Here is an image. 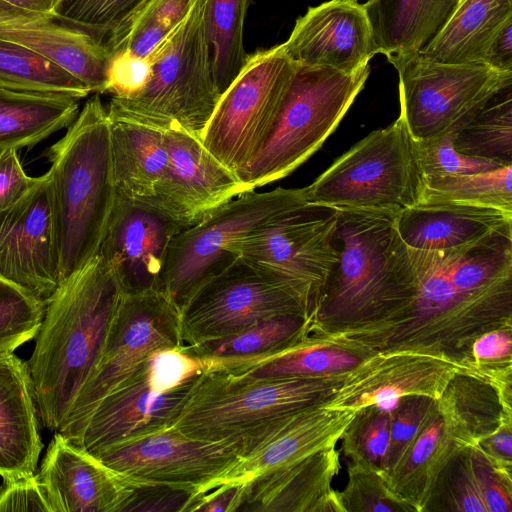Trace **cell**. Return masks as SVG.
I'll return each mask as SVG.
<instances>
[{
	"label": "cell",
	"mask_w": 512,
	"mask_h": 512,
	"mask_svg": "<svg viewBox=\"0 0 512 512\" xmlns=\"http://www.w3.org/2000/svg\"><path fill=\"white\" fill-rule=\"evenodd\" d=\"M396 210L338 209V261L325 284L309 335L357 334L386 326L413 303L419 277L396 228Z\"/></svg>",
	"instance_id": "cell-1"
},
{
	"label": "cell",
	"mask_w": 512,
	"mask_h": 512,
	"mask_svg": "<svg viewBox=\"0 0 512 512\" xmlns=\"http://www.w3.org/2000/svg\"><path fill=\"white\" fill-rule=\"evenodd\" d=\"M124 293L98 253L63 282L45 304L27 361L41 424L57 432L89 377Z\"/></svg>",
	"instance_id": "cell-2"
},
{
	"label": "cell",
	"mask_w": 512,
	"mask_h": 512,
	"mask_svg": "<svg viewBox=\"0 0 512 512\" xmlns=\"http://www.w3.org/2000/svg\"><path fill=\"white\" fill-rule=\"evenodd\" d=\"M61 282L99 252L117 193L110 120L99 94L46 151Z\"/></svg>",
	"instance_id": "cell-3"
},
{
	"label": "cell",
	"mask_w": 512,
	"mask_h": 512,
	"mask_svg": "<svg viewBox=\"0 0 512 512\" xmlns=\"http://www.w3.org/2000/svg\"><path fill=\"white\" fill-rule=\"evenodd\" d=\"M206 0H194L187 16L147 58L151 76L133 98L112 97L107 112L158 128L176 123L201 134L220 93L205 29Z\"/></svg>",
	"instance_id": "cell-4"
},
{
	"label": "cell",
	"mask_w": 512,
	"mask_h": 512,
	"mask_svg": "<svg viewBox=\"0 0 512 512\" xmlns=\"http://www.w3.org/2000/svg\"><path fill=\"white\" fill-rule=\"evenodd\" d=\"M345 376L257 379L209 368L172 427L202 440L240 439L281 416L325 403Z\"/></svg>",
	"instance_id": "cell-5"
},
{
	"label": "cell",
	"mask_w": 512,
	"mask_h": 512,
	"mask_svg": "<svg viewBox=\"0 0 512 512\" xmlns=\"http://www.w3.org/2000/svg\"><path fill=\"white\" fill-rule=\"evenodd\" d=\"M369 73V65L354 73L297 65L273 129L240 179L255 190L302 165L337 128Z\"/></svg>",
	"instance_id": "cell-6"
},
{
	"label": "cell",
	"mask_w": 512,
	"mask_h": 512,
	"mask_svg": "<svg viewBox=\"0 0 512 512\" xmlns=\"http://www.w3.org/2000/svg\"><path fill=\"white\" fill-rule=\"evenodd\" d=\"M208 362L184 345L154 351L103 398L70 442L94 455L114 444L174 425Z\"/></svg>",
	"instance_id": "cell-7"
},
{
	"label": "cell",
	"mask_w": 512,
	"mask_h": 512,
	"mask_svg": "<svg viewBox=\"0 0 512 512\" xmlns=\"http://www.w3.org/2000/svg\"><path fill=\"white\" fill-rule=\"evenodd\" d=\"M423 189L415 140L399 115L352 146L304 194L336 209L400 211L419 203Z\"/></svg>",
	"instance_id": "cell-8"
},
{
	"label": "cell",
	"mask_w": 512,
	"mask_h": 512,
	"mask_svg": "<svg viewBox=\"0 0 512 512\" xmlns=\"http://www.w3.org/2000/svg\"><path fill=\"white\" fill-rule=\"evenodd\" d=\"M338 209L303 200L269 218L235 245L237 257L289 290L309 325L338 261Z\"/></svg>",
	"instance_id": "cell-9"
},
{
	"label": "cell",
	"mask_w": 512,
	"mask_h": 512,
	"mask_svg": "<svg viewBox=\"0 0 512 512\" xmlns=\"http://www.w3.org/2000/svg\"><path fill=\"white\" fill-rule=\"evenodd\" d=\"M296 69L282 44L259 50L221 94L201 140L239 178L269 137Z\"/></svg>",
	"instance_id": "cell-10"
},
{
	"label": "cell",
	"mask_w": 512,
	"mask_h": 512,
	"mask_svg": "<svg viewBox=\"0 0 512 512\" xmlns=\"http://www.w3.org/2000/svg\"><path fill=\"white\" fill-rule=\"evenodd\" d=\"M183 345L180 309L163 291L124 294L98 359L57 432L72 441L100 401L156 350Z\"/></svg>",
	"instance_id": "cell-11"
},
{
	"label": "cell",
	"mask_w": 512,
	"mask_h": 512,
	"mask_svg": "<svg viewBox=\"0 0 512 512\" xmlns=\"http://www.w3.org/2000/svg\"><path fill=\"white\" fill-rule=\"evenodd\" d=\"M304 188L245 192L221 205L171 241L162 291L181 309L190 296L238 257L236 243L277 213L303 201Z\"/></svg>",
	"instance_id": "cell-12"
},
{
	"label": "cell",
	"mask_w": 512,
	"mask_h": 512,
	"mask_svg": "<svg viewBox=\"0 0 512 512\" xmlns=\"http://www.w3.org/2000/svg\"><path fill=\"white\" fill-rule=\"evenodd\" d=\"M388 61L398 72L400 116L415 140L456 131L493 94L512 84V72L483 63H443L420 53Z\"/></svg>",
	"instance_id": "cell-13"
},
{
	"label": "cell",
	"mask_w": 512,
	"mask_h": 512,
	"mask_svg": "<svg viewBox=\"0 0 512 512\" xmlns=\"http://www.w3.org/2000/svg\"><path fill=\"white\" fill-rule=\"evenodd\" d=\"M283 314L305 317L289 290L238 257L202 284L181 307L180 336L184 346H193Z\"/></svg>",
	"instance_id": "cell-14"
},
{
	"label": "cell",
	"mask_w": 512,
	"mask_h": 512,
	"mask_svg": "<svg viewBox=\"0 0 512 512\" xmlns=\"http://www.w3.org/2000/svg\"><path fill=\"white\" fill-rule=\"evenodd\" d=\"M241 439L208 441L168 427L114 444L95 456L129 481L182 484L204 493L241 455Z\"/></svg>",
	"instance_id": "cell-15"
},
{
	"label": "cell",
	"mask_w": 512,
	"mask_h": 512,
	"mask_svg": "<svg viewBox=\"0 0 512 512\" xmlns=\"http://www.w3.org/2000/svg\"><path fill=\"white\" fill-rule=\"evenodd\" d=\"M0 279L45 304L61 283L48 171L0 213Z\"/></svg>",
	"instance_id": "cell-16"
},
{
	"label": "cell",
	"mask_w": 512,
	"mask_h": 512,
	"mask_svg": "<svg viewBox=\"0 0 512 512\" xmlns=\"http://www.w3.org/2000/svg\"><path fill=\"white\" fill-rule=\"evenodd\" d=\"M186 227L152 201L116 197L99 254L124 294L162 291L172 239Z\"/></svg>",
	"instance_id": "cell-17"
},
{
	"label": "cell",
	"mask_w": 512,
	"mask_h": 512,
	"mask_svg": "<svg viewBox=\"0 0 512 512\" xmlns=\"http://www.w3.org/2000/svg\"><path fill=\"white\" fill-rule=\"evenodd\" d=\"M164 132L168 163L153 202L186 228L238 195L253 191L198 135L176 123Z\"/></svg>",
	"instance_id": "cell-18"
},
{
	"label": "cell",
	"mask_w": 512,
	"mask_h": 512,
	"mask_svg": "<svg viewBox=\"0 0 512 512\" xmlns=\"http://www.w3.org/2000/svg\"><path fill=\"white\" fill-rule=\"evenodd\" d=\"M463 366L428 353L392 350L374 352L350 370L326 408L357 411L370 405L392 409L405 396L437 400Z\"/></svg>",
	"instance_id": "cell-19"
},
{
	"label": "cell",
	"mask_w": 512,
	"mask_h": 512,
	"mask_svg": "<svg viewBox=\"0 0 512 512\" xmlns=\"http://www.w3.org/2000/svg\"><path fill=\"white\" fill-rule=\"evenodd\" d=\"M355 413L320 404L275 419L240 438L239 461L212 488L224 483H246L262 473L335 446Z\"/></svg>",
	"instance_id": "cell-20"
},
{
	"label": "cell",
	"mask_w": 512,
	"mask_h": 512,
	"mask_svg": "<svg viewBox=\"0 0 512 512\" xmlns=\"http://www.w3.org/2000/svg\"><path fill=\"white\" fill-rule=\"evenodd\" d=\"M282 46L298 66L344 73L362 69L378 54L363 4L357 0H330L309 7Z\"/></svg>",
	"instance_id": "cell-21"
},
{
	"label": "cell",
	"mask_w": 512,
	"mask_h": 512,
	"mask_svg": "<svg viewBox=\"0 0 512 512\" xmlns=\"http://www.w3.org/2000/svg\"><path fill=\"white\" fill-rule=\"evenodd\" d=\"M340 452L336 445L325 448L242 483L237 512H344L332 487Z\"/></svg>",
	"instance_id": "cell-22"
},
{
	"label": "cell",
	"mask_w": 512,
	"mask_h": 512,
	"mask_svg": "<svg viewBox=\"0 0 512 512\" xmlns=\"http://www.w3.org/2000/svg\"><path fill=\"white\" fill-rule=\"evenodd\" d=\"M38 476L55 512H118L128 494L125 477L55 432Z\"/></svg>",
	"instance_id": "cell-23"
},
{
	"label": "cell",
	"mask_w": 512,
	"mask_h": 512,
	"mask_svg": "<svg viewBox=\"0 0 512 512\" xmlns=\"http://www.w3.org/2000/svg\"><path fill=\"white\" fill-rule=\"evenodd\" d=\"M396 228L411 249L459 251L512 229V213L451 202H419L398 212Z\"/></svg>",
	"instance_id": "cell-24"
},
{
	"label": "cell",
	"mask_w": 512,
	"mask_h": 512,
	"mask_svg": "<svg viewBox=\"0 0 512 512\" xmlns=\"http://www.w3.org/2000/svg\"><path fill=\"white\" fill-rule=\"evenodd\" d=\"M43 448L28 363L0 354V476L11 480L34 474Z\"/></svg>",
	"instance_id": "cell-25"
},
{
	"label": "cell",
	"mask_w": 512,
	"mask_h": 512,
	"mask_svg": "<svg viewBox=\"0 0 512 512\" xmlns=\"http://www.w3.org/2000/svg\"><path fill=\"white\" fill-rule=\"evenodd\" d=\"M0 39L25 46L58 65L91 93L106 92L111 53L90 34L58 20L0 25Z\"/></svg>",
	"instance_id": "cell-26"
},
{
	"label": "cell",
	"mask_w": 512,
	"mask_h": 512,
	"mask_svg": "<svg viewBox=\"0 0 512 512\" xmlns=\"http://www.w3.org/2000/svg\"><path fill=\"white\" fill-rule=\"evenodd\" d=\"M108 116L117 195L153 202L168 163L164 129L125 117Z\"/></svg>",
	"instance_id": "cell-27"
},
{
	"label": "cell",
	"mask_w": 512,
	"mask_h": 512,
	"mask_svg": "<svg viewBox=\"0 0 512 512\" xmlns=\"http://www.w3.org/2000/svg\"><path fill=\"white\" fill-rule=\"evenodd\" d=\"M459 0H368L363 4L377 52L419 53L449 20Z\"/></svg>",
	"instance_id": "cell-28"
},
{
	"label": "cell",
	"mask_w": 512,
	"mask_h": 512,
	"mask_svg": "<svg viewBox=\"0 0 512 512\" xmlns=\"http://www.w3.org/2000/svg\"><path fill=\"white\" fill-rule=\"evenodd\" d=\"M447 434L461 447H475L502 424L512 421L495 388L467 372H458L437 399Z\"/></svg>",
	"instance_id": "cell-29"
},
{
	"label": "cell",
	"mask_w": 512,
	"mask_h": 512,
	"mask_svg": "<svg viewBox=\"0 0 512 512\" xmlns=\"http://www.w3.org/2000/svg\"><path fill=\"white\" fill-rule=\"evenodd\" d=\"M512 19V0H463L419 52L443 63H483L496 34Z\"/></svg>",
	"instance_id": "cell-30"
},
{
	"label": "cell",
	"mask_w": 512,
	"mask_h": 512,
	"mask_svg": "<svg viewBox=\"0 0 512 512\" xmlns=\"http://www.w3.org/2000/svg\"><path fill=\"white\" fill-rule=\"evenodd\" d=\"M78 100L59 93L0 88V151L34 146L69 127L79 113Z\"/></svg>",
	"instance_id": "cell-31"
},
{
	"label": "cell",
	"mask_w": 512,
	"mask_h": 512,
	"mask_svg": "<svg viewBox=\"0 0 512 512\" xmlns=\"http://www.w3.org/2000/svg\"><path fill=\"white\" fill-rule=\"evenodd\" d=\"M460 448L445 431L437 410L397 464L383 474L384 481L411 511L423 512L440 472Z\"/></svg>",
	"instance_id": "cell-32"
},
{
	"label": "cell",
	"mask_w": 512,
	"mask_h": 512,
	"mask_svg": "<svg viewBox=\"0 0 512 512\" xmlns=\"http://www.w3.org/2000/svg\"><path fill=\"white\" fill-rule=\"evenodd\" d=\"M371 354L343 342L306 335L269 357L227 370L257 379L326 378L346 375Z\"/></svg>",
	"instance_id": "cell-33"
},
{
	"label": "cell",
	"mask_w": 512,
	"mask_h": 512,
	"mask_svg": "<svg viewBox=\"0 0 512 512\" xmlns=\"http://www.w3.org/2000/svg\"><path fill=\"white\" fill-rule=\"evenodd\" d=\"M309 335V322L301 314L264 319L233 335L185 346L208 361L209 368L233 369L281 351Z\"/></svg>",
	"instance_id": "cell-34"
},
{
	"label": "cell",
	"mask_w": 512,
	"mask_h": 512,
	"mask_svg": "<svg viewBox=\"0 0 512 512\" xmlns=\"http://www.w3.org/2000/svg\"><path fill=\"white\" fill-rule=\"evenodd\" d=\"M465 155L512 165V84L493 94L454 135Z\"/></svg>",
	"instance_id": "cell-35"
},
{
	"label": "cell",
	"mask_w": 512,
	"mask_h": 512,
	"mask_svg": "<svg viewBox=\"0 0 512 512\" xmlns=\"http://www.w3.org/2000/svg\"><path fill=\"white\" fill-rule=\"evenodd\" d=\"M0 88L59 93L77 99L91 93L84 83L42 55L3 39H0Z\"/></svg>",
	"instance_id": "cell-36"
},
{
	"label": "cell",
	"mask_w": 512,
	"mask_h": 512,
	"mask_svg": "<svg viewBox=\"0 0 512 512\" xmlns=\"http://www.w3.org/2000/svg\"><path fill=\"white\" fill-rule=\"evenodd\" d=\"M252 0H206L205 29L215 84L220 95L244 66L248 54L243 28Z\"/></svg>",
	"instance_id": "cell-37"
},
{
	"label": "cell",
	"mask_w": 512,
	"mask_h": 512,
	"mask_svg": "<svg viewBox=\"0 0 512 512\" xmlns=\"http://www.w3.org/2000/svg\"><path fill=\"white\" fill-rule=\"evenodd\" d=\"M512 165L463 175L424 178L420 202H451L512 213Z\"/></svg>",
	"instance_id": "cell-38"
},
{
	"label": "cell",
	"mask_w": 512,
	"mask_h": 512,
	"mask_svg": "<svg viewBox=\"0 0 512 512\" xmlns=\"http://www.w3.org/2000/svg\"><path fill=\"white\" fill-rule=\"evenodd\" d=\"M149 0H63L58 21L80 29L111 51Z\"/></svg>",
	"instance_id": "cell-39"
},
{
	"label": "cell",
	"mask_w": 512,
	"mask_h": 512,
	"mask_svg": "<svg viewBox=\"0 0 512 512\" xmlns=\"http://www.w3.org/2000/svg\"><path fill=\"white\" fill-rule=\"evenodd\" d=\"M428 511L487 512L471 447L460 448L440 472L424 508V512Z\"/></svg>",
	"instance_id": "cell-40"
},
{
	"label": "cell",
	"mask_w": 512,
	"mask_h": 512,
	"mask_svg": "<svg viewBox=\"0 0 512 512\" xmlns=\"http://www.w3.org/2000/svg\"><path fill=\"white\" fill-rule=\"evenodd\" d=\"M391 409L370 405L356 411L342 434L341 450L347 461L385 470L390 441Z\"/></svg>",
	"instance_id": "cell-41"
},
{
	"label": "cell",
	"mask_w": 512,
	"mask_h": 512,
	"mask_svg": "<svg viewBox=\"0 0 512 512\" xmlns=\"http://www.w3.org/2000/svg\"><path fill=\"white\" fill-rule=\"evenodd\" d=\"M44 313L45 303L0 279V354L35 338Z\"/></svg>",
	"instance_id": "cell-42"
},
{
	"label": "cell",
	"mask_w": 512,
	"mask_h": 512,
	"mask_svg": "<svg viewBox=\"0 0 512 512\" xmlns=\"http://www.w3.org/2000/svg\"><path fill=\"white\" fill-rule=\"evenodd\" d=\"M347 476L344 489L339 491L344 512H411L389 490L380 470L347 461Z\"/></svg>",
	"instance_id": "cell-43"
},
{
	"label": "cell",
	"mask_w": 512,
	"mask_h": 512,
	"mask_svg": "<svg viewBox=\"0 0 512 512\" xmlns=\"http://www.w3.org/2000/svg\"><path fill=\"white\" fill-rule=\"evenodd\" d=\"M454 135L455 131L425 140L414 139L424 178L481 173L506 166L458 152L454 147Z\"/></svg>",
	"instance_id": "cell-44"
},
{
	"label": "cell",
	"mask_w": 512,
	"mask_h": 512,
	"mask_svg": "<svg viewBox=\"0 0 512 512\" xmlns=\"http://www.w3.org/2000/svg\"><path fill=\"white\" fill-rule=\"evenodd\" d=\"M127 481L128 494L118 512H192L202 494L182 484Z\"/></svg>",
	"instance_id": "cell-45"
},
{
	"label": "cell",
	"mask_w": 512,
	"mask_h": 512,
	"mask_svg": "<svg viewBox=\"0 0 512 512\" xmlns=\"http://www.w3.org/2000/svg\"><path fill=\"white\" fill-rule=\"evenodd\" d=\"M436 411L437 400L427 396H405L397 401L391 409L390 441L383 474L397 464Z\"/></svg>",
	"instance_id": "cell-46"
},
{
	"label": "cell",
	"mask_w": 512,
	"mask_h": 512,
	"mask_svg": "<svg viewBox=\"0 0 512 512\" xmlns=\"http://www.w3.org/2000/svg\"><path fill=\"white\" fill-rule=\"evenodd\" d=\"M472 463L487 512H512V472L471 447Z\"/></svg>",
	"instance_id": "cell-47"
},
{
	"label": "cell",
	"mask_w": 512,
	"mask_h": 512,
	"mask_svg": "<svg viewBox=\"0 0 512 512\" xmlns=\"http://www.w3.org/2000/svg\"><path fill=\"white\" fill-rule=\"evenodd\" d=\"M151 76L147 58L135 56L125 50L111 54L107 70L106 92L114 98L137 96L146 87Z\"/></svg>",
	"instance_id": "cell-48"
},
{
	"label": "cell",
	"mask_w": 512,
	"mask_h": 512,
	"mask_svg": "<svg viewBox=\"0 0 512 512\" xmlns=\"http://www.w3.org/2000/svg\"><path fill=\"white\" fill-rule=\"evenodd\" d=\"M0 512H55V508L38 474H32L3 481Z\"/></svg>",
	"instance_id": "cell-49"
},
{
	"label": "cell",
	"mask_w": 512,
	"mask_h": 512,
	"mask_svg": "<svg viewBox=\"0 0 512 512\" xmlns=\"http://www.w3.org/2000/svg\"><path fill=\"white\" fill-rule=\"evenodd\" d=\"M512 367V327L487 332L471 345L464 372L477 374L482 371Z\"/></svg>",
	"instance_id": "cell-50"
},
{
	"label": "cell",
	"mask_w": 512,
	"mask_h": 512,
	"mask_svg": "<svg viewBox=\"0 0 512 512\" xmlns=\"http://www.w3.org/2000/svg\"><path fill=\"white\" fill-rule=\"evenodd\" d=\"M39 181L40 177L26 174L16 149L0 151V213L22 200Z\"/></svg>",
	"instance_id": "cell-51"
},
{
	"label": "cell",
	"mask_w": 512,
	"mask_h": 512,
	"mask_svg": "<svg viewBox=\"0 0 512 512\" xmlns=\"http://www.w3.org/2000/svg\"><path fill=\"white\" fill-rule=\"evenodd\" d=\"M63 0H0V25L57 20Z\"/></svg>",
	"instance_id": "cell-52"
},
{
	"label": "cell",
	"mask_w": 512,
	"mask_h": 512,
	"mask_svg": "<svg viewBox=\"0 0 512 512\" xmlns=\"http://www.w3.org/2000/svg\"><path fill=\"white\" fill-rule=\"evenodd\" d=\"M242 495V483L220 484L202 493L192 512H237Z\"/></svg>",
	"instance_id": "cell-53"
},
{
	"label": "cell",
	"mask_w": 512,
	"mask_h": 512,
	"mask_svg": "<svg viewBox=\"0 0 512 512\" xmlns=\"http://www.w3.org/2000/svg\"><path fill=\"white\" fill-rule=\"evenodd\" d=\"M491 462L512 472V421H507L475 446Z\"/></svg>",
	"instance_id": "cell-54"
},
{
	"label": "cell",
	"mask_w": 512,
	"mask_h": 512,
	"mask_svg": "<svg viewBox=\"0 0 512 512\" xmlns=\"http://www.w3.org/2000/svg\"><path fill=\"white\" fill-rule=\"evenodd\" d=\"M194 0H149L135 17L150 19L174 29L189 13Z\"/></svg>",
	"instance_id": "cell-55"
},
{
	"label": "cell",
	"mask_w": 512,
	"mask_h": 512,
	"mask_svg": "<svg viewBox=\"0 0 512 512\" xmlns=\"http://www.w3.org/2000/svg\"><path fill=\"white\" fill-rule=\"evenodd\" d=\"M484 64L502 72H512V19L496 34L484 58Z\"/></svg>",
	"instance_id": "cell-56"
},
{
	"label": "cell",
	"mask_w": 512,
	"mask_h": 512,
	"mask_svg": "<svg viewBox=\"0 0 512 512\" xmlns=\"http://www.w3.org/2000/svg\"><path fill=\"white\" fill-rule=\"evenodd\" d=\"M462 1H463V0H459V3H461ZM459 3H458V5H459Z\"/></svg>",
	"instance_id": "cell-57"
}]
</instances>
